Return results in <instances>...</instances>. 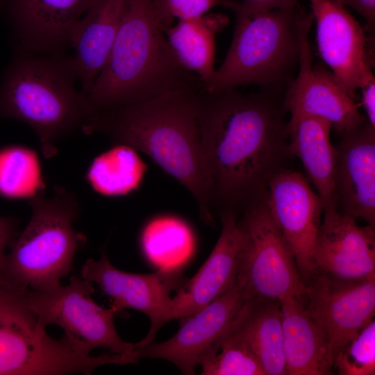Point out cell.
I'll use <instances>...</instances> for the list:
<instances>
[{
    "label": "cell",
    "instance_id": "obj_13",
    "mask_svg": "<svg viewBox=\"0 0 375 375\" xmlns=\"http://www.w3.org/2000/svg\"><path fill=\"white\" fill-rule=\"evenodd\" d=\"M265 202L305 284L317 273L313 250L324 203L301 173L287 169L276 173L269 181Z\"/></svg>",
    "mask_w": 375,
    "mask_h": 375
},
{
    "label": "cell",
    "instance_id": "obj_18",
    "mask_svg": "<svg viewBox=\"0 0 375 375\" xmlns=\"http://www.w3.org/2000/svg\"><path fill=\"white\" fill-rule=\"evenodd\" d=\"M336 147L333 202L341 213L375 228V127L366 119Z\"/></svg>",
    "mask_w": 375,
    "mask_h": 375
},
{
    "label": "cell",
    "instance_id": "obj_20",
    "mask_svg": "<svg viewBox=\"0 0 375 375\" xmlns=\"http://www.w3.org/2000/svg\"><path fill=\"white\" fill-rule=\"evenodd\" d=\"M129 0H92L75 26L70 47L81 92L89 94L103 68Z\"/></svg>",
    "mask_w": 375,
    "mask_h": 375
},
{
    "label": "cell",
    "instance_id": "obj_15",
    "mask_svg": "<svg viewBox=\"0 0 375 375\" xmlns=\"http://www.w3.org/2000/svg\"><path fill=\"white\" fill-rule=\"evenodd\" d=\"M319 53L355 100L362 74L372 67V39L337 0H310Z\"/></svg>",
    "mask_w": 375,
    "mask_h": 375
},
{
    "label": "cell",
    "instance_id": "obj_29",
    "mask_svg": "<svg viewBox=\"0 0 375 375\" xmlns=\"http://www.w3.org/2000/svg\"><path fill=\"white\" fill-rule=\"evenodd\" d=\"M340 375L375 374V322L365 325L335 356L333 368Z\"/></svg>",
    "mask_w": 375,
    "mask_h": 375
},
{
    "label": "cell",
    "instance_id": "obj_4",
    "mask_svg": "<svg viewBox=\"0 0 375 375\" xmlns=\"http://www.w3.org/2000/svg\"><path fill=\"white\" fill-rule=\"evenodd\" d=\"M0 117L31 127L49 158L57 153L56 142L83 132L94 113L79 87L73 57L14 44L0 82Z\"/></svg>",
    "mask_w": 375,
    "mask_h": 375
},
{
    "label": "cell",
    "instance_id": "obj_28",
    "mask_svg": "<svg viewBox=\"0 0 375 375\" xmlns=\"http://www.w3.org/2000/svg\"><path fill=\"white\" fill-rule=\"evenodd\" d=\"M238 322L200 365L201 374L265 375L254 352L238 330Z\"/></svg>",
    "mask_w": 375,
    "mask_h": 375
},
{
    "label": "cell",
    "instance_id": "obj_11",
    "mask_svg": "<svg viewBox=\"0 0 375 375\" xmlns=\"http://www.w3.org/2000/svg\"><path fill=\"white\" fill-rule=\"evenodd\" d=\"M313 17L303 8L299 21V72L288 84L283 105L291 118L311 116L324 119L340 135L367 119L344 86L326 65H312L308 35Z\"/></svg>",
    "mask_w": 375,
    "mask_h": 375
},
{
    "label": "cell",
    "instance_id": "obj_19",
    "mask_svg": "<svg viewBox=\"0 0 375 375\" xmlns=\"http://www.w3.org/2000/svg\"><path fill=\"white\" fill-rule=\"evenodd\" d=\"M220 236L202 267L172 298V319L191 315L232 288L236 283L242 234L236 214L220 215Z\"/></svg>",
    "mask_w": 375,
    "mask_h": 375
},
{
    "label": "cell",
    "instance_id": "obj_27",
    "mask_svg": "<svg viewBox=\"0 0 375 375\" xmlns=\"http://www.w3.org/2000/svg\"><path fill=\"white\" fill-rule=\"evenodd\" d=\"M44 182L37 153L21 145L0 149V194L29 199L43 192Z\"/></svg>",
    "mask_w": 375,
    "mask_h": 375
},
{
    "label": "cell",
    "instance_id": "obj_5",
    "mask_svg": "<svg viewBox=\"0 0 375 375\" xmlns=\"http://www.w3.org/2000/svg\"><path fill=\"white\" fill-rule=\"evenodd\" d=\"M223 6L235 15L233 40L203 90L215 92L254 84L278 90L287 86L299 65L303 8L264 10L236 0H224Z\"/></svg>",
    "mask_w": 375,
    "mask_h": 375
},
{
    "label": "cell",
    "instance_id": "obj_10",
    "mask_svg": "<svg viewBox=\"0 0 375 375\" xmlns=\"http://www.w3.org/2000/svg\"><path fill=\"white\" fill-rule=\"evenodd\" d=\"M304 285L303 305L325 337L333 366L337 353L374 319L375 277L347 280L317 272Z\"/></svg>",
    "mask_w": 375,
    "mask_h": 375
},
{
    "label": "cell",
    "instance_id": "obj_9",
    "mask_svg": "<svg viewBox=\"0 0 375 375\" xmlns=\"http://www.w3.org/2000/svg\"><path fill=\"white\" fill-rule=\"evenodd\" d=\"M94 288L90 281L72 276L66 286L61 284L43 290H25L27 303L46 327L56 324L81 351L90 354L97 347L126 353L139 344L124 341L117 332L116 312L97 304L91 297Z\"/></svg>",
    "mask_w": 375,
    "mask_h": 375
},
{
    "label": "cell",
    "instance_id": "obj_30",
    "mask_svg": "<svg viewBox=\"0 0 375 375\" xmlns=\"http://www.w3.org/2000/svg\"><path fill=\"white\" fill-rule=\"evenodd\" d=\"M223 3L224 0H152V8L158 22L167 31L175 19L195 18Z\"/></svg>",
    "mask_w": 375,
    "mask_h": 375
},
{
    "label": "cell",
    "instance_id": "obj_23",
    "mask_svg": "<svg viewBox=\"0 0 375 375\" xmlns=\"http://www.w3.org/2000/svg\"><path fill=\"white\" fill-rule=\"evenodd\" d=\"M228 17L222 13L178 20L165 31L168 42L178 62L201 80L203 86L214 73L216 35L227 25Z\"/></svg>",
    "mask_w": 375,
    "mask_h": 375
},
{
    "label": "cell",
    "instance_id": "obj_2",
    "mask_svg": "<svg viewBox=\"0 0 375 375\" xmlns=\"http://www.w3.org/2000/svg\"><path fill=\"white\" fill-rule=\"evenodd\" d=\"M183 88L96 115L85 134L100 133L150 157L194 197L201 219L213 222L211 181L198 124L199 93Z\"/></svg>",
    "mask_w": 375,
    "mask_h": 375
},
{
    "label": "cell",
    "instance_id": "obj_24",
    "mask_svg": "<svg viewBox=\"0 0 375 375\" xmlns=\"http://www.w3.org/2000/svg\"><path fill=\"white\" fill-rule=\"evenodd\" d=\"M237 327L257 357L265 375H285L279 301L248 302Z\"/></svg>",
    "mask_w": 375,
    "mask_h": 375
},
{
    "label": "cell",
    "instance_id": "obj_25",
    "mask_svg": "<svg viewBox=\"0 0 375 375\" xmlns=\"http://www.w3.org/2000/svg\"><path fill=\"white\" fill-rule=\"evenodd\" d=\"M142 251L158 269L180 270L193 255L195 240L190 226L181 219L161 216L149 222L140 238Z\"/></svg>",
    "mask_w": 375,
    "mask_h": 375
},
{
    "label": "cell",
    "instance_id": "obj_8",
    "mask_svg": "<svg viewBox=\"0 0 375 375\" xmlns=\"http://www.w3.org/2000/svg\"><path fill=\"white\" fill-rule=\"evenodd\" d=\"M238 218L242 234L236 285L248 302L301 297L305 285L294 256L272 218L265 199Z\"/></svg>",
    "mask_w": 375,
    "mask_h": 375
},
{
    "label": "cell",
    "instance_id": "obj_35",
    "mask_svg": "<svg viewBox=\"0 0 375 375\" xmlns=\"http://www.w3.org/2000/svg\"><path fill=\"white\" fill-rule=\"evenodd\" d=\"M1 1V0H0V1Z\"/></svg>",
    "mask_w": 375,
    "mask_h": 375
},
{
    "label": "cell",
    "instance_id": "obj_12",
    "mask_svg": "<svg viewBox=\"0 0 375 375\" xmlns=\"http://www.w3.org/2000/svg\"><path fill=\"white\" fill-rule=\"evenodd\" d=\"M248 301L236 283L185 321L171 338L162 342L140 344L138 360L160 358L174 363L184 374H194L214 351L221 339L234 326Z\"/></svg>",
    "mask_w": 375,
    "mask_h": 375
},
{
    "label": "cell",
    "instance_id": "obj_31",
    "mask_svg": "<svg viewBox=\"0 0 375 375\" xmlns=\"http://www.w3.org/2000/svg\"><path fill=\"white\" fill-rule=\"evenodd\" d=\"M358 89L361 90V105L366 112V119L375 127V78L372 68L362 75Z\"/></svg>",
    "mask_w": 375,
    "mask_h": 375
},
{
    "label": "cell",
    "instance_id": "obj_26",
    "mask_svg": "<svg viewBox=\"0 0 375 375\" xmlns=\"http://www.w3.org/2000/svg\"><path fill=\"white\" fill-rule=\"evenodd\" d=\"M147 169V165L135 149L115 144L92 160L86 179L92 188L100 194L122 196L140 186Z\"/></svg>",
    "mask_w": 375,
    "mask_h": 375
},
{
    "label": "cell",
    "instance_id": "obj_6",
    "mask_svg": "<svg viewBox=\"0 0 375 375\" xmlns=\"http://www.w3.org/2000/svg\"><path fill=\"white\" fill-rule=\"evenodd\" d=\"M28 203L31 220L10 246L1 281L43 290L60 285L72 269L83 240L73 228L81 208L75 194L59 185L51 197L41 192Z\"/></svg>",
    "mask_w": 375,
    "mask_h": 375
},
{
    "label": "cell",
    "instance_id": "obj_16",
    "mask_svg": "<svg viewBox=\"0 0 375 375\" xmlns=\"http://www.w3.org/2000/svg\"><path fill=\"white\" fill-rule=\"evenodd\" d=\"M313 250L317 273L347 280L375 277V233L340 212L333 201L324 206Z\"/></svg>",
    "mask_w": 375,
    "mask_h": 375
},
{
    "label": "cell",
    "instance_id": "obj_14",
    "mask_svg": "<svg viewBox=\"0 0 375 375\" xmlns=\"http://www.w3.org/2000/svg\"><path fill=\"white\" fill-rule=\"evenodd\" d=\"M81 277L99 285L112 300L110 308L116 312L133 308L147 315L151 328L141 340L142 344L152 342L158 331L172 320L171 292L179 289L185 280L180 270L158 269L149 274L119 270L108 259L105 247L99 260L89 259L85 262Z\"/></svg>",
    "mask_w": 375,
    "mask_h": 375
},
{
    "label": "cell",
    "instance_id": "obj_32",
    "mask_svg": "<svg viewBox=\"0 0 375 375\" xmlns=\"http://www.w3.org/2000/svg\"><path fill=\"white\" fill-rule=\"evenodd\" d=\"M17 235V222L12 217L0 215V282L6 258V249Z\"/></svg>",
    "mask_w": 375,
    "mask_h": 375
},
{
    "label": "cell",
    "instance_id": "obj_3",
    "mask_svg": "<svg viewBox=\"0 0 375 375\" xmlns=\"http://www.w3.org/2000/svg\"><path fill=\"white\" fill-rule=\"evenodd\" d=\"M152 0H129L108 58L88 94L96 115L132 106L201 80L177 60Z\"/></svg>",
    "mask_w": 375,
    "mask_h": 375
},
{
    "label": "cell",
    "instance_id": "obj_34",
    "mask_svg": "<svg viewBox=\"0 0 375 375\" xmlns=\"http://www.w3.org/2000/svg\"><path fill=\"white\" fill-rule=\"evenodd\" d=\"M299 0H243L248 5L264 10H291L299 5Z\"/></svg>",
    "mask_w": 375,
    "mask_h": 375
},
{
    "label": "cell",
    "instance_id": "obj_22",
    "mask_svg": "<svg viewBox=\"0 0 375 375\" xmlns=\"http://www.w3.org/2000/svg\"><path fill=\"white\" fill-rule=\"evenodd\" d=\"M332 126L324 119L301 116L288 122L289 150L302 162L324 205L333 201L337 149L330 140Z\"/></svg>",
    "mask_w": 375,
    "mask_h": 375
},
{
    "label": "cell",
    "instance_id": "obj_7",
    "mask_svg": "<svg viewBox=\"0 0 375 375\" xmlns=\"http://www.w3.org/2000/svg\"><path fill=\"white\" fill-rule=\"evenodd\" d=\"M25 290L0 282V375L90 374L102 365L133 363L130 353L92 356L65 335L50 337L28 306Z\"/></svg>",
    "mask_w": 375,
    "mask_h": 375
},
{
    "label": "cell",
    "instance_id": "obj_1",
    "mask_svg": "<svg viewBox=\"0 0 375 375\" xmlns=\"http://www.w3.org/2000/svg\"><path fill=\"white\" fill-rule=\"evenodd\" d=\"M276 90L199 93L198 124L211 181L212 210L236 215L265 199L290 154L285 110Z\"/></svg>",
    "mask_w": 375,
    "mask_h": 375
},
{
    "label": "cell",
    "instance_id": "obj_21",
    "mask_svg": "<svg viewBox=\"0 0 375 375\" xmlns=\"http://www.w3.org/2000/svg\"><path fill=\"white\" fill-rule=\"evenodd\" d=\"M280 304L286 374H332L326 340L307 312L301 297H285Z\"/></svg>",
    "mask_w": 375,
    "mask_h": 375
},
{
    "label": "cell",
    "instance_id": "obj_33",
    "mask_svg": "<svg viewBox=\"0 0 375 375\" xmlns=\"http://www.w3.org/2000/svg\"><path fill=\"white\" fill-rule=\"evenodd\" d=\"M344 6L355 10L366 21L369 33L374 32L375 24V0H337Z\"/></svg>",
    "mask_w": 375,
    "mask_h": 375
},
{
    "label": "cell",
    "instance_id": "obj_17",
    "mask_svg": "<svg viewBox=\"0 0 375 375\" xmlns=\"http://www.w3.org/2000/svg\"><path fill=\"white\" fill-rule=\"evenodd\" d=\"M92 0H1L14 44L42 53H64Z\"/></svg>",
    "mask_w": 375,
    "mask_h": 375
}]
</instances>
